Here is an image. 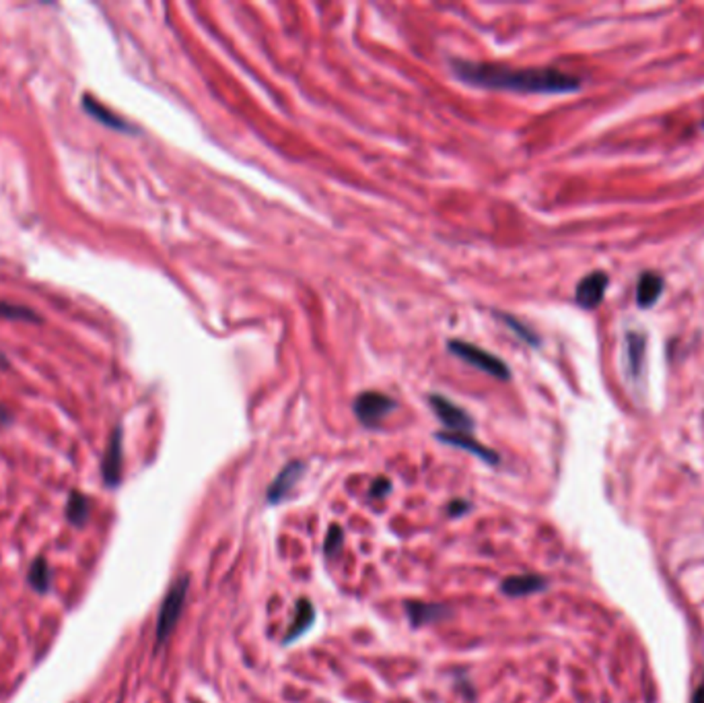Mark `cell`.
<instances>
[{"label":"cell","mask_w":704,"mask_h":703,"mask_svg":"<svg viewBox=\"0 0 704 703\" xmlns=\"http://www.w3.org/2000/svg\"><path fill=\"white\" fill-rule=\"evenodd\" d=\"M396 407L397 402L394 399H389L388 394L371 390V392L359 394V399L354 401V415H357V419L362 425L375 428V425H379L391 410H396Z\"/></svg>","instance_id":"cell-4"},{"label":"cell","mask_w":704,"mask_h":703,"mask_svg":"<svg viewBox=\"0 0 704 703\" xmlns=\"http://www.w3.org/2000/svg\"><path fill=\"white\" fill-rule=\"evenodd\" d=\"M437 437L441 439V442H445V444H450V446H455V447H461V450L472 452L474 456L482 458V460H485V463H488V464H499V454H495L493 450H488L486 446L478 444L472 436H468V433L443 431V433H437Z\"/></svg>","instance_id":"cell-9"},{"label":"cell","mask_w":704,"mask_h":703,"mask_svg":"<svg viewBox=\"0 0 704 703\" xmlns=\"http://www.w3.org/2000/svg\"><path fill=\"white\" fill-rule=\"evenodd\" d=\"M91 516V503L87 497L78 491H73L68 495V503H67V518L70 524L75 527H85Z\"/></svg>","instance_id":"cell-17"},{"label":"cell","mask_w":704,"mask_h":703,"mask_svg":"<svg viewBox=\"0 0 704 703\" xmlns=\"http://www.w3.org/2000/svg\"><path fill=\"white\" fill-rule=\"evenodd\" d=\"M0 320H13V322H41L38 311L27 305L0 302Z\"/></svg>","instance_id":"cell-18"},{"label":"cell","mask_w":704,"mask_h":703,"mask_svg":"<svg viewBox=\"0 0 704 703\" xmlns=\"http://www.w3.org/2000/svg\"><path fill=\"white\" fill-rule=\"evenodd\" d=\"M27 584L40 594H46L49 590V586H52V570H49L44 557H38L31 563L30 572H27Z\"/></svg>","instance_id":"cell-15"},{"label":"cell","mask_w":704,"mask_h":703,"mask_svg":"<svg viewBox=\"0 0 704 703\" xmlns=\"http://www.w3.org/2000/svg\"><path fill=\"white\" fill-rule=\"evenodd\" d=\"M9 367H11V365H9V359H6L4 355L0 353V369H9Z\"/></svg>","instance_id":"cell-25"},{"label":"cell","mask_w":704,"mask_h":703,"mask_svg":"<svg viewBox=\"0 0 704 703\" xmlns=\"http://www.w3.org/2000/svg\"><path fill=\"white\" fill-rule=\"evenodd\" d=\"M83 108H85V112L91 113V116H94L95 120H99L102 124L113 128V131H130V124L124 122L122 118L116 116V113H113L111 110L105 108V105L102 102H97L95 97L85 95Z\"/></svg>","instance_id":"cell-14"},{"label":"cell","mask_w":704,"mask_h":703,"mask_svg":"<svg viewBox=\"0 0 704 703\" xmlns=\"http://www.w3.org/2000/svg\"><path fill=\"white\" fill-rule=\"evenodd\" d=\"M692 703H704V679H702V683L699 685V689H696V691H694Z\"/></svg>","instance_id":"cell-23"},{"label":"cell","mask_w":704,"mask_h":703,"mask_svg":"<svg viewBox=\"0 0 704 703\" xmlns=\"http://www.w3.org/2000/svg\"><path fill=\"white\" fill-rule=\"evenodd\" d=\"M9 421H11L9 410H6V409L3 407V404H0V423H9Z\"/></svg>","instance_id":"cell-24"},{"label":"cell","mask_w":704,"mask_h":703,"mask_svg":"<svg viewBox=\"0 0 704 703\" xmlns=\"http://www.w3.org/2000/svg\"><path fill=\"white\" fill-rule=\"evenodd\" d=\"M468 509H469V503H468V501H461V500H458V501H451V506H450V514L455 518V516H461V514H466Z\"/></svg>","instance_id":"cell-22"},{"label":"cell","mask_w":704,"mask_h":703,"mask_svg":"<svg viewBox=\"0 0 704 703\" xmlns=\"http://www.w3.org/2000/svg\"><path fill=\"white\" fill-rule=\"evenodd\" d=\"M122 428H116L110 437L108 450H105L103 463H102V474L108 487H118L122 481Z\"/></svg>","instance_id":"cell-6"},{"label":"cell","mask_w":704,"mask_h":703,"mask_svg":"<svg viewBox=\"0 0 704 703\" xmlns=\"http://www.w3.org/2000/svg\"><path fill=\"white\" fill-rule=\"evenodd\" d=\"M313 621H316V608H313L309 599H299L295 619L287 629V634H284V644H293L295 639L301 637L311 627Z\"/></svg>","instance_id":"cell-12"},{"label":"cell","mask_w":704,"mask_h":703,"mask_svg":"<svg viewBox=\"0 0 704 703\" xmlns=\"http://www.w3.org/2000/svg\"><path fill=\"white\" fill-rule=\"evenodd\" d=\"M451 70L461 83L496 91L560 95L581 89L577 77L558 68H511L503 64L451 60Z\"/></svg>","instance_id":"cell-1"},{"label":"cell","mask_w":704,"mask_h":703,"mask_svg":"<svg viewBox=\"0 0 704 703\" xmlns=\"http://www.w3.org/2000/svg\"><path fill=\"white\" fill-rule=\"evenodd\" d=\"M406 613H408L410 623L414 625V627H423V625L445 619V617L451 613V608L445 607V605H431V602L410 600V602H406Z\"/></svg>","instance_id":"cell-10"},{"label":"cell","mask_w":704,"mask_h":703,"mask_svg":"<svg viewBox=\"0 0 704 703\" xmlns=\"http://www.w3.org/2000/svg\"><path fill=\"white\" fill-rule=\"evenodd\" d=\"M429 402H431L432 410H435V415L441 419V423H443L450 431H453V433H469V431L474 429L472 417H469L464 409H459L455 402L447 401L445 396L431 394Z\"/></svg>","instance_id":"cell-5"},{"label":"cell","mask_w":704,"mask_h":703,"mask_svg":"<svg viewBox=\"0 0 704 703\" xmlns=\"http://www.w3.org/2000/svg\"><path fill=\"white\" fill-rule=\"evenodd\" d=\"M664 293V279L657 273H643L637 285V303L641 308H651Z\"/></svg>","instance_id":"cell-13"},{"label":"cell","mask_w":704,"mask_h":703,"mask_svg":"<svg viewBox=\"0 0 704 703\" xmlns=\"http://www.w3.org/2000/svg\"><path fill=\"white\" fill-rule=\"evenodd\" d=\"M503 320H504V322H507V324L511 326V329H513V330L517 332V335L521 337L523 340H528L530 345H538V337L533 335V332H530L528 329H525V326H523L521 322H517V320H515V318H511V316H503Z\"/></svg>","instance_id":"cell-20"},{"label":"cell","mask_w":704,"mask_h":703,"mask_svg":"<svg viewBox=\"0 0 704 703\" xmlns=\"http://www.w3.org/2000/svg\"><path fill=\"white\" fill-rule=\"evenodd\" d=\"M608 289V275L602 271H595L592 275L583 276L581 283L575 291V300L585 310H593L603 302Z\"/></svg>","instance_id":"cell-7"},{"label":"cell","mask_w":704,"mask_h":703,"mask_svg":"<svg viewBox=\"0 0 704 703\" xmlns=\"http://www.w3.org/2000/svg\"><path fill=\"white\" fill-rule=\"evenodd\" d=\"M343 543H344V532H343V528L338 527V524H334V527H330L328 536H325V543H324L325 555L328 557L336 555V553L343 549Z\"/></svg>","instance_id":"cell-19"},{"label":"cell","mask_w":704,"mask_h":703,"mask_svg":"<svg viewBox=\"0 0 704 703\" xmlns=\"http://www.w3.org/2000/svg\"><path fill=\"white\" fill-rule=\"evenodd\" d=\"M548 581L542 575L536 573H523V575H511V578L503 580L501 590L507 596H528L533 592L546 590Z\"/></svg>","instance_id":"cell-11"},{"label":"cell","mask_w":704,"mask_h":703,"mask_svg":"<svg viewBox=\"0 0 704 703\" xmlns=\"http://www.w3.org/2000/svg\"><path fill=\"white\" fill-rule=\"evenodd\" d=\"M389 487L391 482L388 479H377L371 487V497H383L386 493H389Z\"/></svg>","instance_id":"cell-21"},{"label":"cell","mask_w":704,"mask_h":703,"mask_svg":"<svg viewBox=\"0 0 704 703\" xmlns=\"http://www.w3.org/2000/svg\"><path fill=\"white\" fill-rule=\"evenodd\" d=\"M447 347H450V351L455 355V357L466 361V364L482 369V372L493 375V378H496V380H509L511 372H509L507 364H504L501 357H496V355H493L490 351H485V349H480V347L466 343V340H458V338L450 340Z\"/></svg>","instance_id":"cell-3"},{"label":"cell","mask_w":704,"mask_h":703,"mask_svg":"<svg viewBox=\"0 0 704 703\" xmlns=\"http://www.w3.org/2000/svg\"><path fill=\"white\" fill-rule=\"evenodd\" d=\"M645 359V337L638 332H628L626 335V361H628V372L632 375L641 374Z\"/></svg>","instance_id":"cell-16"},{"label":"cell","mask_w":704,"mask_h":703,"mask_svg":"<svg viewBox=\"0 0 704 703\" xmlns=\"http://www.w3.org/2000/svg\"><path fill=\"white\" fill-rule=\"evenodd\" d=\"M188 586H190V578L188 575H182V578H177L174 581L172 588H169V592L165 594V599H163L159 619H156V629H155L156 648L172 637L177 623H180L183 607H186Z\"/></svg>","instance_id":"cell-2"},{"label":"cell","mask_w":704,"mask_h":703,"mask_svg":"<svg viewBox=\"0 0 704 703\" xmlns=\"http://www.w3.org/2000/svg\"><path fill=\"white\" fill-rule=\"evenodd\" d=\"M303 473H305V464L299 463V460H293V463H289L287 466H284L282 471L276 474V479L270 482L268 493H266L268 503H281L284 497L293 491V487L297 485L299 479L303 477Z\"/></svg>","instance_id":"cell-8"},{"label":"cell","mask_w":704,"mask_h":703,"mask_svg":"<svg viewBox=\"0 0 704 703\" xmlns=\"http://www.w3.org/2000/svg\"><path fill=\"white\" fill-rule=\"evenodd\" d=\"M702 126H704V122H702Z\"/></svg>","instance_id":"cell-26"}]
</instances>
